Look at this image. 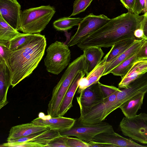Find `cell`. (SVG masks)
Masks as SVG:
<instances>
[{"mask_svg":"<svg viewBox=\"0 0 147 147\" xmlns=\"http://www.w3.org/2000/svg\"><path fill=\"white\" fill-rule=\"evenodd\" d=\"M144 15L128 11L110 19L97 30L82 38L77 44L81 49L90 47L108 48L123 40L137 39L134 33L140 28Z\"/></svg>","mask_w":147,"mask_h":147,"instance_id":"obj_1","label":"cell"},{"mask_svg":"<svg viewBox=\"0 0 147 147\" xmlns=\"http://www.w3.org/2000/svg\"><path fill=\"white\" fill-rule=\"evenodd\" d=\"M46 46L45 35L31 34L22 46L11 51L7 65L11 72L12 88L29 76L37 67L44 55Z\"/></svg>","mask_w":147,"mask_h":147,"instance_id":"obj_2","label":"cell"},{"mask_svg":"<svg viewBox=\"0 0 147 147\" xmlns=\"http://www.w3.org/2000/svg\"><path fill=\"white\" fill-rule=\"evenodd\" d=\"M87 65L84 59L79 56L70 63L59 81L53 88L48 106V115L52 117H59L58 112L61 105L77 74L86 72Z\"/></svg>","mask_w":147,"mask_h":147,"instance_id":"obj_3","label":"cell"},{"mask_svg":"<svg viewBox=\"0 0 147 147\" xmlns=\"http://www.w3.org/2000/svg\"><path fill=\"white\" fill-rule=\"evenodd\" d=\"M55 12V8L50 5L24 10L22 11L17 30L24 33H39L46 28Z\"/></svg>","mask_w":147,"mask_h":147,"instance_id":"obj_4","label":"cell"},{"mask_svg":"<svg viewBox=\"0 0 147 147\" xmlns=\"http://www.w3.org/2000/svg\"><path fill=\"white\" fill-rule=\"evenodd\" d=\"M69 47L67 45L58 41L49 46L44 59L48 72L57 75L69 65L71 54Z\"/></svg>","mask_w":147,"mask_h":147,"instance_id":"obj_5","label":"cell"},{"mask_svg":"<svg viewBox=\"0 0 147 147\" xmlns=\"http://www.w3.org/2000/svg\"><path fill=\"white\" fill-rule=\"evenodd\" d=\"M114 131L112 126L106 122L102 121L95 124H88L81 123L76 120L74 124L70 129L59 131V132L61 136H75L88 142L92 141L99 134Z\"/></svg>","mask_w":147,"mask_h":147,"instance_id":"obj_6","label":"cell"},{"mask_svg":"<svg viewBox=\"0 0 147 147\" xmlns=\"http://www.w3.org/2000/svg\"><path fill=\"white\" fill-rule=\"evenodd\" d=\"M119 127L123 134L142 144H147V114L141 113L131 118L124 117Z\"/></svg>","mask_w":147,"mask_h":147,"instance_id":"obj_7","label":"cell"},{"mask_svg":"<svg viewBox=\"0 0 147 147\" xmlns=\"http://www.w3.org/2000/svg\"><path fill=\"white\" fill-rule=\"evenodd\" d=\"M110 19L103 14L95 15L93 13H90L81 21L76 32L70 38L67 45L71 47L77 45L82 38L97 30Z\"/></svg>","mask_w":147,"mask_h":147,"instance_id":"obj_8","label":"cell"},{"mask_svg":"<svg viewBox=\"0 0 147 147\" xmlns=\"http://www.w3.org/2000/svg\"><path fill=\"white\" fill-rule=\"evenodd\" d=\"M99 83V82L91 85L82 92L77 97L80 111L92 107L100 103L105 98Z\"/></svg>","mask_w":147,"mask_h":147,"instance_id":"obj_9","label":"cell"},{"mask_svg":"<svg viewBox=\"0 0 147 147\" xmlns=\"http://www.w3.org/2000/svg\"><path fill=\"white\" fill-rule=\"evenodd\" d=\"M17 0H0V16L12 27L17 30L22 11Z\"/></svg>","mask_w":147,"mask_h":147,"instance_id":"obj_10","label":"cell"},{"mask_svg":"<svg viewBox=\"0 0 147 147\" xmlns=\"http://www.w3.org/2000/svg\"><path fill=\"white\" fill-rule=\"evenodd\" d=\"M76 121L74 119L63 116L52 117L48 115L45 116L41 113H39L38 117L31 122L38 125L48 127L50 129H57L61 131L70 129Z\"/></svg>","mask_w":147,"mask_h":147,"instance_id":"obj_11","label":"cell"},{"mask_svg":"<svg viewBox=\"0 0 147 147\" xmlns=\"http://www.w3.org/2000/svg\"><path fill=\"white\" fill-rule=\"evenodd\" d=\"M92 141L110 144L113 147H147L136 142L131 138H124L115 131L99 134Z\"/></svg>","mask_w":147,"mask_h":147,"instance_id":"obj_12","label":"cell"},{"mask_svg":"<svg viewBox=\"0 0 147 147\" xmlns=\"http://www.w3.org/2000/svg\"><path fill=\"white\" fill-rule=\"evenodd\" d=\"M106 56L99 63L86 75L80 80L77 93L80 94L86 88L99 82L105 69L107 62Z\"/></svg>","mask_w":147,"mask_h":147,"instance_id":"obj_13","label":"cell"},{"mask_svg":"<svg viewBox=\"0 0 147 147\" xmlns=\"http://www.w3.org/2000/svg\"><path fill=\"white\" fill-rule=\"evenodd\" d=\"M49 129L48 127L38 125L32 122L15 126L10 129L7 141L24 137Z\"/></svg>","mask_w":147,"mask_h":147,"instance_id":"obj_14","label":"cell"},{"mask_svg":"<svg viewBox=\"0 0 147 147\" xmlns=\"http://www.w3.org/2000/svg\"><path fill=\"white\" fill-rule=\"evenodd\" d=\"M147 72V59L138 60L124 76L118 84L119 88H126L129 84L140 76Z\"/></svg>","mask_w":147,"mask_h":147,"instance_id":"obj_15","label":"cell"},{"mask_svg":"<svg viewBox=\"0 0 147 147\" xmlns=\"http://www.w3.org/2000/svg\"><path fill=\"white\" fill-rule=\"evenodd\" d=\"M144 39L136 40L134 43L125 51L114 59L107 62L102 76L110 73L111 72L125 60L136 53L138 50Z\"/></svg>","mask_w":147,"mask_h":147,"instance_id":"obj_16","label":"cell"},{"mask_svg":"<svg viewBox=\"0 0 147 147\" xmlns=\"http://www.w3.org/2000/svg\"><path fill=\"white\" fill-rule=\"evenodd\" d=\"M61 136L59 130L49 129L34 133L24 137L10 140V142L17 143L32 141L46 145L53 139Z\"/></svg>","mask_w":147,"mask_h":147,"instance_id":"obj_17","label":"cell"},{"mask_svg":"<svg viewBox=\"0 0 147 147\" xmlns=\"http://www.w3.org/2000/svg\"><path fill=\"white\" fill-rule=\"evenodd\" d=\"M86 74L85 71H82L75 77L61 105L58 112L59 116H63L73 106V98L78 88L79 81Z\"/></svg>","mask_w":147,"mask_h":147,"instance_id":"obj_18","label":"cell"},{"mask_svg":"<svg viewBox=\"0 0 147 147\" xmlns=\"http://www.w3.org/2000/svg\"><path fill=\"white\" fill-rule=\"evenodd\" d=\"M11 74L7 64L0 62V108L6 105L8 102L7 95L11 85Z\"/></svg>","mask_w":147,"mask_h":147,"instance_id":"obj_19","label":"cell"},{"mask_svg":"<svg viewBox=\"0 0 147 147\" xmlns=\"http://www.w3.org/2000/svg\"><path fill=\"white\" fill-rule=\"evenodd\" d=\"M146 93L141 92L138 94L122 104L119 107L125 117L131 118L137 115L138 111L141 109Z\"/></svg>","mask_w":147,"mask_h":147,"instance_id":"obj_20","label":"cell"},{"mask_svg":"<svg viewBox=\"0 0 147 147\" xmlns=\"http://www.w3.org/2000/svg\"><path fill=\"white\" fill-rule=\"evenodd\" d=\"M101 48L99 47H90L86 48L83 50L87 66L86 75L102 60L104 53Z\"/></svg>","mask_w":147,"mask_h":147,"instance_id":"obj_21","label":"cell"},{"mask_svg":"<svg viewBox=\"0 0 147 147\" xmlns=\"http://www.w3.org/2000/svg\"><path fill=\"white\" fill-rule=\"evenodd\" d=\"M136 40L129 39L122 40L115 43L106 54V62H108L117 57L128 48Z\"/></svg>","mask_w":147,"mask_h":147,"instance_id":"obj_22","label":"cell"},{"mask_svg":"<svg viewBox=\"0 0 147 147\" xmlns=\"http://www.w3.org/2000/svg\"><path fill=\"white\" fill-rule=\"evenodd\" d=\"M19 32L0 16V40L10 41L20 35Z\"/></svg>","mask_w":147,"mask_h":147,"instance_id":"obj_23","label":"cell"},{"mask_svg":"<svg viewBox=\"0 0 147 147\" xmlns=\"http://www.w3.org/2000/svg\"><path fill=\"white\" fill-rule=\"evenodd\" d=\"M82 18L64 17L55 21L53 23V26L57 30L66 31L74 26H78Z\"/></svg>","mask_w":147,"mask_h":147,"instance_id":"obj_24","label":"cell"},{"mask_svg":"<svg viewBox=\"0 0 147 147\" xmlns=\"http://www.w3.org/2000/svg\"><path fill=\"white\" fill-rule=\"evenodd\" d=\"M137 52L115 67L110 73L116 76H124L130 69L134 63L138 60Z\"/></svg>","mask_w":147,"mask_h":147,"instance_id":"obj_25","label":"cell"},{"mask_svg":"<svg viewBox=\"0 0 147 147\" xmlns=\"http://www.w3.org/2000/svg\"><path fill=\"white\" fill-rule=\"evenodd\" d=\"M93 0H75L73 5V12L69 16H75L84 11Z\"/></svg>","mask_w":147,"mask_h":147,"instance_id":"obj_26","label":"cell"},{"mask_svg":"<svg viewBox=\"0 0 147 147\" xmlns=\"http://www.w3.org/2000/svg\"><path fill=\"white\" fill-rule=\"evenodd\" d=\"M31 34L21 33L9 42V48L16 50L22 46L30 38Z\"/></svg>","mask_w":147,"mask_h":147,"instance_id":"obj_27","label":"cell"},{"mask_svg":"<svg viewBox=\"0 0 147 147\" xmlns=\"http://www.w3.org/2000/svg\"><path fill=\"white\" fill-rule=\"evenodd\" d=\"M9 42L0 40V62L7 64V61L11 51L9 48Z\"/></svg>","mask_w":147,"mask_h":147,"instance_id":"obj_28","label":"cell"},{"mask_svg":"<svg viewBox=\"0 0 147 147\" xmlns=\"http://www.w3.org/2000/svg\"><path fill=\"white\" fill-rule=\"evenodd\" d=\"M45 145L34 142L30 141L17 143L7 142L3 143L2 146L9 147H45Z\"/></svg>","mask_w":147,"mask_h":147,"instance_id":"obj_29","label":"cell"},{"mask_svg":"<svg viewBox=\"0 0 147 147\" xmlns=\"http://www.w3.org/2000/svg\"><path fill=\"white\" fill-rule=\"evenodd\" d=\"M66 144L68 147H89L88 142L78 138L67 136Z\"/></svg>","mask_w":147,"mask_h":147,"instance_id":"obj_30","label":"cell"},{"mask_svg":"<svg viewBox=\"0 0 147 147\" xmlns=\"http://www.w3.org/2000/svg\"><path fill=\"white\" fill-rule=\"evenodd\" d=\"M67 137V136H61L57 137L46 145L45 147H68L66 144Z\"/></svg>","mask_w":147,"mask_h":147,"instance_id":"obj_31","label":"cell"},{"mask_svg":"<svg viewBox=\"0 0 147 147\" xmlns=\"http://www.w3.org/2000/svg\"><path fill=\"white\" fill-rule=\"evenodd\" d=\"M138 60L147 59V39H144L136 53Z\"/></svg>","mask_w":147,"mask_h":147,"instance_id":"obj_32","label":"cell"},{"mask_svg":"<svg viewBox=\"0 0 147 147\" xmlns=\"http://www.w3.org/2000/svg\"><path fill=\"white\" fill-rule=\"evenodd\" d=\"M100 87L105 97L110 96L116 92L120 90L119 88L112 86H109L99 83Z\"/></svg>","mask_w":147,"mask_h":147,"instance_id":"obj_33","label":"cell"},{"mask_svg":"<svg viewBox=\"0 0 147 147\" xmlns=\"http://www.w3.org/2000/svg\"><path fill=\"white\" fill-rule=\"evenodd\" d=\"M145 5V0H135L134 13L139 15L142 11H144Z\"/></svg>","mask_w":147,"mask_h":147,"instance_id":"obj_34","label":"cell"},{"mask_svg":"<svg viewBox=\"0 0 147 147\" xmlns=\"http://www.w3.org/2000/svg\"><path fill=\"white\" fill-rule=\"evenodd\" d=\"M120 1L123 6L127 9L128 11L134 13L135 0H121Z\"/></svg>","mask_w":147,"mask_h":147,"instance_id":"obj_35","label":"cell"},{"mask_svg":"<svg viewBox=\"0 0 147 147\" xmlns=\"http://www.w3.org/2000/svg\"><path fill=\"white\" fill-rule=\"evenodd\" d=\"M144 15V17L141 22L140 28L143 32V38L147 39V15Z\"/></svg>","mask_w":147,"mask_h":147,"instance_id":"obj_36","label":"cell"},{"mask_svg":"<svg viewBox=\"0 0 147 147\" xmlns=\"http://www.w3.org/2000/svg\"><path fill=\"white\" fill-rule=\"evenodd\" d=\"M89 147H113L110 144L101 143L94 141L88 142Z\"/></svg>","mask_w":147,"mask_h":147,"instance_id":"obj_37","label":"cell"},{"mask_svg":"<svg viewBox=\"0 0 147 147\" xmlns=\"http://www.w3.org/2000/svg\"><path fill=\"white\" fill-rule=\"evenodd\" d=\"M134 34L135 37L137 39L143 38V32L142 29L140 28L137 29L135 31Z\"/></svg>","mask_w":147,"mask_h":147,"instance_id":"obj_38","label":"cell"},{"mask_svg":"<svg viewBox=\"0 0 147 147\" xmlns=\"http://www.w3.org/2000/svg\"><path fill=\"white\" fill-rule=\"evenodd\" d=\"M145 9L144 11V14L147 15V0H145Z\"/></svg>","mask_w":147,"mask_h":147,"instance_id":"obj_39","label":"cell"},{"mask_svg":"<svg viewBox=\"0 0 147 147\" xmlns=\"http://www.w3.org/2000/svg\"><path fill=\"white\" fill-rule=\"evenodd\" d=\"M119 0L120 1H121V0Z\"/></svg>","mask_w":147,"mask_h":147,"instance_id":"obj_40","label":"cell"}]
</instances>
